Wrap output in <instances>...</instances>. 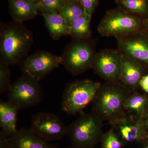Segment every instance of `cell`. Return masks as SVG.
<instances>
[{
    "label": "cell",
    "mask_w": 148,
    "mask_h": 148,
    "mask_svg": "<svg viewBox=\"0 0 148 148\" xmlns=\"http://www.w3.org/2000/svg\"><path fill=\"white\" fill-rule=\"evenodd\" d=\"M0 31V61L9 66L21 63L33 44L32 32L14 21L1 23Z\"/></svg>",
    "instance_id": "1"
},
{
    "label": "cell",
    "mask_w": 148,
    "mask_h": 148,
    "mask_svg": "<svg viewBox=\"0 0 148 148\" xmlns=\"http://www.w3.org/2000/svg\"><path fill=\"white\" fill-rule=\"evenodd\" d=\"M131 92L118 82H106L92 101V112L102 121L111 122L125 113V102Z\"/></svg>",
    "instance_id": "2"
},
{
    "label": "cell",
    "mask_w": 148,
    "mask_h": 148,
    "mask_svg": "<svg viewBox=\"0 0 148 148\" xmlns=\"http://www.w3.org/2000/svg\"><path fill=\"white\" fill-rule=\"evenodd\" d=\"M146 18L118 7L107 12L98 25V31L103 36L116 38L146 33Z\"/></svg>",
    "instance_id": "3"
},
{
    "label": "cell",
    "mask_w": 148,
    "mask_h": 148,
    "mask_svg": "<svg viewBox=\"0 0 148 148\" xmlns=\"http://www.w3.org/2000/svg\"><path fill=\"white\" fill-rule=\"evenodd\" d=\"M101 86L100 82L89 79L68 84L63 93L61 110L69 115L80 113L92 102Z\"/></svg>",
    "instance_id": "4"
},
{
    "label": "cell",
    "mask_w": 148,
    "mask_h": 148,
    "mask_svg": "<svg viewBox=\"0 0 148 148\" xmlns=\"http://www.w3.org/2000/svg\"><path fill=\"white\" fill-rule=\"evenodd\" d=\"M96 53L95 44L91 39H73L61 56V65L73 75H79L92 68Z\"/></svg>",
    "instance_id": "5"
},
{
    "label": "cell",
    "mask_w": 148,
    "mask_h": 148,
    "mask_svg": "<svg viewBox=\"0 0 148 148\" xmlns=\"http://www.w3.org/2000/svg\"><path fill=\"white\" fill-rule=\"evenodd\" d=\"M79 114L78 118L68 127L67 135L79 148L90 147L101 135L102 121L92 112Z\"/></svg>",
    "instance_id": "6"
},
{
    "label": "cell",
    "mask_w": 148,
    "mask_h": 148,
    "mask_svg": "<svg viewBox=\"0 0 148 148\" xmlns=\"http://www.w3.org/2000/svg\"><path fill=\"white\" fill-rule=\"evenodd\" d=\"M8 92V101L19 110L37 106L43 98L39 82L24 74L11 84Z\"/></svg>",
    "instance_id": "7"
},
{
    "label": "cell",
    "mask_w": 148,
    "mask_h": 148,
    "mask_svg": "<svg viewBox=\"0 0 148 148\" xmlns=\"http://www.w3.org/2000/svg\"><path fill=\"white\" fill-rule=\"evenodd\" d=\"M62 63L61 56H58L44 50H38L27 56L21 62L23 74L38 81L44 78Z\"/></svg>",
    "instance_id": "8"
},
{
    "label": "cell",
    "mask_w": 148,
    "mask_h": 148,
    "mask_svg": "<svg viewBox=\"0 0 148 148\" xmlns=\"http://www.w3.org/2000/svg\"><path fill=\"white\" fill-rule=\"evenodd\" d=\"M30 129L48 142L61 139L67 135L68 128L56 115L40 112L32 117Z\"/></svg>",
    "instance_id": "9"
},
{
    "label": "cell",
    "mask_w": 148,
    "mask_h": 148,
    "mask_svg": "<svg viewBox=\"0 0 148 148\" xmlns=\"http://www.w3.org/2000/svg\"><path fill=\"white\" fill-rule=\"evenodd\" d=\"M121 58L118 49H103L95 54L91 69L106 82H118Z\"/></svg>",
    "instance_id": "10"
},
{
    "label": "cell",
    "mask_w": 148,
    "mask_h": 148,
    "mask_svg": "<svg viewBox=\"0 0 148 148\" xmlns=\"http://www.w3.org/2000/svg\"><path fill=\"white\" fill-rule=\"evenodd\" d=\"M118 50L148 69V35L140 33L116 38Z\"/></svg>",
    "instance_id": "11"
},
{
    "label": "cell",
    "mask_w": 148,
    "mask_h": 148,
    "mask_svg": "<svg viewBox=\"0 0 148 148\" xmlns=\"http://www.w3.org/2000/svg\"><path fill=\"white\" fill-rule=\"evenodd\" d=\"M114 129L119 132L122 139L129 143L145 140L148 132L143 119L134 115L125 113L110 123Z\"/></svg>",
    "instance_id": "12"
},
{
    "label": "cell",
    "mask_w": 148,
    "mask_h": 148,
    "mask_svg": "<svg viewBox=\"0 0 148 148\" xmlns=\"http://www.w3.org/2000/svg\"><path fill=\"white\" fill-rule=\"evenodd\" d=\"M147 69L138 61L122 53L118 82L131 92L137 91L142 77Z\"/></svg>",
    "instance_id": "13"
},
{
    "label": "cell",
    "mask_w": 148,
    "mask_h": 148,
    "mask_svg": "<svg viewBox=\"0 0 148 148\" xmlns=\"http://www.w3.org/2000/svg\"><path fill=\"white\" fill-rule=\"evenodd\" d=\"M8 148H56L34 133L31 129L23 128L8 136Z\"/></svg>",
    "instance_id": "14"
},
{
    "label": "cell",
    "mask_w": 148,
    "mask_h": 148,
    "mask_svg": "<svg viewBox=\"0 0 148 148\" xmlns=\"http://www.w3.org/2000/svg\"><path fill=\"white\" fill-rule=\"evenodd\" d=\"M9 8L13 21L23 23L38 14L37 3L34 0H8Z\"/></svg>",
    "instance_id": "15"
},
{
    "label": "cell",
    "mask_w": 148,
    "mask_h": 148,
    "mask_svg": "<svg viewBox=\"0 0 148 148\" xmlns=\"http://www.w3.org/2000/svg\"><path fill=\"white\" fill-rule=\"evenodd\" d=\"M19 110L9 101L0 102V126L7 136L16 133L17 116Z\"/></svg>",
    "instance_id": "16"
},
{
    "label": "cell",
    "mask_w": 148,
    "mask_h": 148,
    "mask_svg": "<svg viewBox=\"0 0 148 148\" xmlns=\"http://www.w3.org/2000/svg\"><path fill=\"white\" fill-rule=\"evenodd\" d=\"M46 27L53 39L58 40L61 37L69 36L70 26L59 13L41 14Z\"/></svg>",
    "instance_id": "17"
},
{
    "label": "cell",
    "mask_w": 148,
    "mask_h": 148,
    "mask_svg": "<svg viewBox=\"0 0 148 148\" xmlns=\"http://www.w3.org/2000/svg\"><path fill=\"white\" fill-rule=\"evenodd\" d=\"M125 113L143 119L148 111V96L137 91L131 92L125 102Z\"/></svg>",
    "instance_id": "18"
},
{
    "label": "cell",
    "mask_w": 148,
    "mask_h": 148,
    "mask_svg": "<svg viewBox=\"0 0 148 148\" xmlns=\"http://www.w3.org/2000/svg\"><path fill=\"white\" fill-rule=\"evenodd\" d=\"M91 16L85 13L70 26V34L73 39L90 38L91 31L90 23Z\"/></svg>",
    "instance_id": "19"
},
{
    "label": "cell",
    "mask_w": 148,
    "mask_h": 148,
    "mask_svg": "<svg viewBox=\"0 0 148 148\" xmlns=\"http://www.w3.org/2000/svg\"><path fill=\"white\" fill-rule=\"evenodd\" d=\"M119 8L143 18H148V0H116Z\"/></svg>",
    "instance_id": "20"
},
{
    "label": "cell",
    "mask_w": 148,
    "mask_h": 148,
    "mask_svg": "<svg viewBox=\"0 0 148 148\" xmlns=\"http://www.w3.org/2000/svg\"><path fill=\"white\" fill-rule=\"evenodd\" d=\"M85 13L82 5L78 1L67 3L59 14L70 26Z\"/></svg>",
    "instance_id": "21"
},
{
    "label": "cell",
    "mask_w": 148,
    "mask_h": 148,
    "mask_svg": "<svg viewBox=\"0 0 148 148\" xmlns=\"http://www.w3.org/2000/svg\"><path fill=\"white\" fill-rule=\"evenodd\" d=\"M67 3L66 0H42L37 3V5L42 13L59 14Z\"/></svg>",
    "instance_id": "22"
},
{
    "label": "cell",
    "mask_w": 148,
    "mask_h": 148,
    "mask_svg": "<svg viewBox=\"0 0 148 148\" xmlns=\"http://www.w3.org/2000/svg\"><path fill=\"white\" fill-rule=\"evenodd\" d=\"M10 66L0 61V93L8 91L11 85V72Z\"/></svg>",
    "instance_id": "23"
},
{
    "label": "cell",
    "mask_w": 148,
    "mask_h": 148,
    "mask_svg": "<svg viewBox=\"0 0 148 148\" xmlns=\"http://www.w3.org/2000/svg\"><path fill=\"white\" fill-rule=\"evenodd\" d=\"M122 143L113 127L104 135L103 148H121Z\"/></svg>",
    "instance_id": "24"
},
{
    "label": "cell",
    "mask_w": 148,
    "mask_h": 148,
    "mask_svg": "<svg viewBox=\"0 0 148 148\" xmlns=\"http://www.w3.org/2000/svg\"><path fill=\"white\" fill-rule=\"evenodd\" d=\"M84 8L85 13L92 16L98 6L99 0H79Z\"/></svg>",
    "instance_id": "25"
},
{
    "label": "cell",
    "mask_w": 148,
    "mask_h": 148,
    "mask_svg": "<svg viewBox=\"0 0 148 148\" xmlns=\"http://www.w3.org/2000/svg\"><path fill=\"white\" fill-rule=\"evenodd\" d=\"M139 86L145 92L148 93V75H145L141 78Z\"/></svg>",
    "instance_id": "26"
},
{
    "label": "cell",
    "mask_w": 148,
    "mask_h": 148,
    "mask_svg": "<svg viewBox=\"0 0 148 148\" xmlns=\"http://www.w3.org/2000/svg\"><path fill=\"white\" fill-rule=\"evenodd\" d=\"M143 119L146 129H147V131L148 132V111L146 114L145 115V116L143 118Z\"/></svg>",
    "instance_id": "27"
},
{
    "label": "cell",
    "mask_w": 148,
    "mask_h": 148,
    "mask_svg": "<svg viewBox=\"0 0 148 148\" xmlns=\"http://www.w3.org/2000/svg\"><path fill=\"white\" fill-rule=\"evenodd\" d=\"M146 33L148 35V18H146Z\"/></svg>",
    "instance_id": "28"
},
{
    "label": "cell",
    "mask_w": 148,
    "mask_h": 148,
    "mask_svg": "<svg viewBox=\"0 0 148 148\" xmlns=\"http://www.w3.org/2000/svg\"><path fill=\"white\" fill-rule=\"evenodd\" d=\"M66 1L67 3H72L79 1V0H66Z\"/></svg>",
    "instance_id": "29"
},
{
    "label": "cell",
    "mask_w": 148,
    "mask_h": 148,
    "mask_svg": "<svg viewBox=\"0 0 148 148\" xmlns=\"http://www.w3.org/2000/svg\"><path fill=\"white\" fill-rule=\"evenodd\" d=\"M146 141H147V143H146L145 147V148H148V138H147L146 140Z\"/></svg>",
    "instance_id": "30"
},
{
    "label": "cell",
    "mask_w": 148,
    "mask_h": 148,
    "mask_svg": "<svg viewBox=\"0 0 148 148\" xmlns=\"http://www.w3.org/2000/svg\"><path fill=\"white\" fill-rule=\"evenodd\" d=\"M35 1H36L37 3H38L40 2L41 1H42V0H34Z\"/></svg>",
    "instance_id": "31"
},
{
    "label": "cell",
    "mask_w": 148,
    "mask_h": 148,
    "mask_svg": "<svg viewBox=\"0 0 148 148\" xmlns=\"http://www.w3.org/2000/svg\"><path fill=\"white\" fill-rule=\"evenodd\" d=\"M115 1H116V0H115Z\"/></svg>",
    "instance_id": "32"
}]
</instances>
